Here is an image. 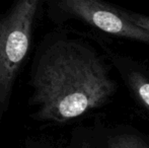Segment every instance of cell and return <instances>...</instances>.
I'll list each match as a JSON object with an SVG mask.
<instances>
[{"label":"cell","instance_id":"cell-7","mask_svg":"<svg viewBox=\"0 0 149 148\" xmlns=\"http://www.w3.org/2000/svg\"><path fill=\"white\" fill-rule=\"evenodd\" d=\"M72 148H93L89 129L78 132L73 138Z\"/></svg>","mask_w":149,"mask_h":148},{"label":"cell","instance_id":"cell-3","mask_svg":"<svg viewBox=\"0 0 149 148\" xmlns=\"http://www.w3.org/2000/svg\"><path fill=\"white\" fill-rule=\"evenodd\" d=\"M60 8L94 31L109 38H118L149 46V33L125 17L120 6L102 0H60Z\"/></svg>","mask_w":149,"mask_h":148},{"label":"cell","instance_id":"cell-5","mask_svg":"<svg viewBox=\"0 0 149 148\" xmlns=\"http://www.w3.org/2000/svg\"><path fill=\"white\" fill-rule=\"evenodd\" d=\"M89 132L93 148H149V135L129 123L100 118Z\"/></svg>","mask_w":149,"mask_h":148},{"label":"cell","instance_id":"cell-4","mask_svg":"<svg viewBox=\"0 0 149 148\" xmlns=\"http://www.w3.org/2000/svg\"><path fill=\"white\" fill-rule=\"evenodd\" d=\"M98 44L107 54L137 109L149 121V67L136 58L116 51L109 42L98 41Z\"/></svg>","mask_w":149,"mask_h":148},{"label":"cell","instance_id":"cell-6","mask_svg":"<svg viewBox=\"0 0 149 148\" xmlns=\"http://www.w3.org/2000/svg\"><path fill=\"white\" fill-rule=\"evenodd\" d=\"M120 9H121V12L125 15L126 18H128L134 24H136L139 28H143V30L147 31L149 33V15L125 9L123 7H120Z\"/></svg>","mask_w":149,"mask_h":148},{"label":"cell","instance_id":"cell-2","mask_svg":"<svg viewBox=\"0 0 149 148\" xmlns=\"http://www.w3.org/2000/svg\"><path fill=\"white\" fill-rule=\"evenodd\" d=\"M40 0H19L0 20V107L11 94L17 73L29 53Z\"/></svg>","mask_w":149,"mask_h":148},{"label":"cell","instance_id":"cell-1","mask_svg":"<svg viewBox=\"0 0 149 148\" xmlns=\"http://www.w3.org/2000/svg\"><path fill=\"white\" fill-rule=\"evenodd\" d=\"M107 54L81 40L60 39L46 49L33 74L41 120L63 123L111 104L119 89Z\"/></svg>","mask_w":149,"mask_h":148}]
</instances>
